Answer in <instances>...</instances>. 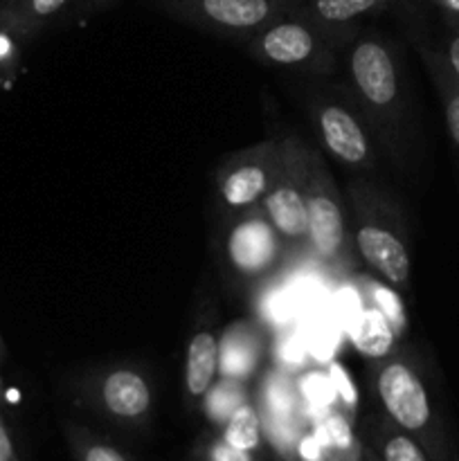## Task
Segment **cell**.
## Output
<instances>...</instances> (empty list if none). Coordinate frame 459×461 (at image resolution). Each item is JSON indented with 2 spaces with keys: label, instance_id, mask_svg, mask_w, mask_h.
<instances>
[{
  "label": "cell",
  "instance_id": "obj_16",
  "mask_svg": "<svg viewBox=\"0 0 459 461\" xmlns=\"http://www.w3.org/2000/svg\"><path fill=\"white\" fill-rule=\"evenodd\" d=\"M396 342L399 338H396L394 329L374 306L367 304L358 311V315L354 318V327H351V345L360 356L378 363L394 354Z\"/></svg>",
  "mask_w": 459,
  "mask_h": 461
},
{
  "label": "cell",
  "instance_id": "obj_11",
  "mask_svg": "<svg viewBox=\"0 0 459 461\" xmlns=\"http://www.w3.org/2000/svg\"><path fill=\"white\" fill-rule=\"evenodd\" d=\"M266 324L259 320H237L219 338V376L250 381L270 354Z\"/></svg>",
  "mask_w": 459,
  "mask_h": 461
},
{
  "label": "cell",
  "instance_id": "obj_13",
  "mask_svg": "<svg viewBox=\"0 0 459 461\" xmlns=\"http://www.w3.org/2000/svg\"><path fill=\"white\" fill-rule=\"evenodd\" d=\"M70 3L72 0H0V34L32 39Z\"/></svg>",
  "mask_w": 459,
  "mask_h": 461
},
{
  "label": "cell",
  "instance_id": "obj_27",
  "mask_svg": "<svg viewBox=\"0 0 459 461\" xmlns=\"http://www.w3.org/2000/svg\"><path fill=\"white\" fill-rule=\"evenodd\" d=\"M446 14L448 23H459V0H430Z\"/></svg>",
  "mask_w": 459,
  "mask_h": 461
},
{
  "label": "cell",
  "instance_id": "obj_24",
  "mask_svg": "<svg viewBox=\"0 0 459 461\" xmlns=\"http://www.w3.org/2000/svg\"><path fill=\"white\" fill-rule=\"evenodd\" d=\"M198 459L201 461H264L261 455L250 453V450L237 448V446L228 444L223 437H216L202 444L198 450Z\"/></svg>",
  "mask_w": 459,
  "mask_h": 461
},
{
  "label": "cell",
  "instance_id": "obj_7",
  "mask_svg": "<svg viewBox=\"0 0 459 461\" xmlns=\"http://www.w3.org/2000/svg\"><path fill=\"white\" fill-rule=\"evenodd\" d=\"M282 162V138H268L228 156L216 169L220 201L237 214L256 207L277 178Z\"/></svg>",
  "mask_w": 459,
  "mask_h": 461
},
{
  "label": "cell",
  "instance_id": "obj_25",
  "mask_svg": "<svg viewBox=\"0 0 459 461\" xmlns=\"http://www.w3.org/2000/svg\"><path fill=\"white\" fill-rule=\"evenodd\" d=\"M448 25H450V34H448V41H446V48L441 50V52H444L450 70H453L454 77L459 79V23H448Z\"/></svg>",
  "mask_w": 459,
  "mask_h": 461
},
{
  "label": "cell",
  "instance_id": "obj_1",
  "mask_svg": "<svg viewBox=\"0 0 459 461\" xmlns=\"http://www.w3.org/2000/svg\"><path fill=\"white\" fill-rule=\"evenodd\" d=\"M282 149L304 194L310 259L331 275H354L356 248L346 230L342 196L327 162L320 151L292 133L284 135Z\"/></svg>",
  "mask_w": 459,
  "mask_h": 461
},
{
  "label": "cell",
  "instance_id": "obj_14",
  "mask_svg": "<svg viewBox=\"0 0 459 461\" xmlns=\"http://www.w3.org/2000/svg\"><path fill=\"white\" fill-rule=\"evenodd\" d=\"M219 378V336L212 329H201L192 336L184 358V390L189 399L202 401Z\"/></svg>",
  "mask_w": 459,
  "mask_h": 461
},
{
  "label": "cell",
  "instance_id": "obj_12",
  "mask_svg": "<svg viewBox=\"0 0 459 461\" xmlns=\"http://www.w3.org/2000/svg\"><path fill=\"white\" fill-rule=\"evenodd\" d=\"M97 403L108 417L122 423H142L151 414V385L138 369L117 367L104 374L94 387Z\"/></svg>",
  "mask_w": 459,
  "mask_h": 461
},
{
  "label": "cell",
  "instance_id": "obj_17",
  "mask_svg": "<svg viewBox=\"0 0 459 461\" xmlns=\"http://www.w3.org/2000/svg\"><path fill=\"white\" fill-rule=\"evenodd\" d=\"M390 0H306V14L328 30L349 34L351 23L378 14Z\"/></svg>",
  "mask_w": 459,
  "mask_h": 461
},
{
  "label": "cell",
  "instance_id": "obj_5",
  "mask_svg": "<svg viewBox=\"0 0 459 461\" xmlns=\"http://www.w3.org/2000/svg\"><path fill=\"white\" fill-rule=\"evenodd\" d=\"M351 34L328 30L309 14H284L248 41V52L264 66L327 75L336 68L338 45Z\"/></svg>",
  "mask_w": 459,
  "mask_h": 461
},
{
  "label": "cell",
  "instance_id": "obj_2",
  "mask_svg": "<svg viewBox=\"0 0 459 461\" xmlns=\"http://www.w3.org/2000/svg\"><path fill=\"white\" fill-rule=\"evenodd\" d=\"M354 241L360 261L382 282L394 288H410L412 257L408 228L396 203L364 180L349 183Z\"/></svg>",
  "mask_w": 459,
  "mask_h": 461
},
{
  "label": "cell",
  "instance_id": "obj_9",
  "mask_svg": "<svg viewBox=\"0 0 459 461\" xmlns=\"http://www.w3.org/2000/svg\"><path fill=\"white\" fill-rule=\"evenodd\" d=\"M320 142L340 165L363 171L376 165L372 138L358 113L351 111L340 99L315 97L309 106Z\"/></svg>",
  "mask_w": 459,
  "mask_h": 461
},
{
  "label": "cell",
  "instance_id": "obj_29",
  "mask_svg": "<svg viewBox=\"0 0 459 461\" xmlns=\"http://www.w3.org/2000/svg\"><path fill=\"white\" fill-rule=\"evenodd\" d=\"M106 3H111V0H84V7L86 9H97V7H102V5H106Z\"/></svg>",
  "mask_w": 459,
  "mask_h": 461
},
{
  "label": "cell",
  "instance_id": "obj_3",
  "mask_svg": "<svg viewBox=\"0 0 459 461\" xmlns=\"http://www.w3.org/2000/svg\"><path fill=\"white\" fill-rule=\"evenodd\" d=\"M374 390L385 417L412 435L430 461H457L426 381L408 356L394 351L374 367Z\"/></svg>",
  "mask_w": 459,
  "mask_h": 461
},
{
  "label": "cell",
  "instance_id": "obj_26",
  "mask_svg": "<svg viewBox=\"0 0 459 461\" xmlns=\"http://www.w3.org/2000/svg\"><path fill=\"white\" fill-rule=\"evenodd\" d=\"M0 461H21L18 459L16 446H14L12 432H9L3 414H0Z\"/></svg>",
  "mask_w": 459,
  "mask_h": 461
},
{
  "label": "cell",
  "instance_id": "obj_21",
  "mask_svg": "<svg viewBox=\"0 0 459 461\" xmlns=\"http://www.w3.org/2000/svg\"><path fill=\"white\" fill-rule=\"evenodd\" d=\"M246 401H250V390H248L246 381L219 376L214 385L207 390V394L202 396V410L212 423L223 428V423L232 417L234 410L241 408Z\"/></svg>",
  "mask_w": 459,
  "mask_h": 461
},
{
  "label": "cell",
  "instance_id": "obj_30",
  "mask_svg": "<svg viewBox=\"0 0 459 461\" xmlns=\"http://www.w3.org/2000/svg\"><path fill=\"white\" fill-rule=\"evenodd\" d=\"M4 360H7V347H4L3 336H0V365H3Z\"/></svg>",
  "mask_w": 459,
  "mask_h": 461
},
{
  "label": "cell",
  "instance_id": "obj_4",
  "mask_svg": "<svg viewBox=\"0 0 459 461\" xmlns=\"http://www.w3.org/2000/svg\"><path fill=\"white\" fill-rule=\"evenodd\" d=\"M346 72L351 88L364 115L376 122L378 131L385 135V142H396L403 126L405 95L403 75L390 45L376 34L356 36L346 54Z\"/></svg>",
  "mask_w": 459,
  "mask_h": 461
},
{
  "label": "cell",
  "instance_id": "obj_18",
  "mask_svg": "<svg viewBox=\"0 0 459 461\" xmlns=\"http://www.w3.org/2000/svg\"><path fill=\"white\" fill-rule=\"evenodd\" d=\"M369 432H372L374 441L372 448L382 461H430L423 446L387 417L376 419Z\"/></svg>",
  "mask_w": 459,
  "mask_h": 461
},
{
  "label": "cell",
  "instance_id": "obj_10",
  "mask_svg": "<svg viewBox=\"0 0 459 461\" xmlns=\"http://www.w3.org/2000/svg\"><path fill=\"white\" fill-rule=\"evenodd\" d=\"M259 207L264 210L266 219L274 228L288 252L295 261L310 257L309 252V221H306V203L302 194L300 178L295 169L284 156L282 169L273 180L266 196L261 198Z\"/></svg>",
  "mask_w": 459,
  "mask_h": 461
},
{
  "label": "cell",
  "instance_id": "obj_28",
  "mask_svg": "<svg viewBox=\"0 0 459 461\" xmlns=\"http://www.w3.org/2000/svg\"><path fill=\"white\" fill-rule=\"evenodd\" d=\"M360 457H363V461H382L381 457H378V453L372 448V446H363V453H360Z\"/></svg>",
  "mask_w": 459,
  "mask_h": 461
},
{
  "label": "cell",
  "instance_id": "obj_22",
  "mask_svg": "<svg viewBox=\"0 0 459 461\" xmlns=\"http://www.w3.org/2000/svg\"><path fill=\"white\" fill-rule=\"evenodd\" d=\"M66 437L76 461H130L126 453H122L111 441L102 439L88 428L70 423L66 426Z\"/></svg>",
  "mask_w": 459,
  "mask_h": 461
},
{
  "label": "cell",
  "instance_id": "obj_20",
  "mask_svg": "<svg viewBox=\"0 0 459 461\" xmlns=\"http://www.w3.org/2000/svg\"><path fill=\"white\" fill-rule=\"evenodd\" d=\"M356 279H358V291L363 300L390 322L396 338H403L405 329H408V315H405V306L394 286H390L382 279L372 277V275H358Z\"/></svg>",
  "mask_w": 459,
  "mask_h": 461
},
{
  "label": "cell",
  "instance_id": "obj_19",
  "mask_svg": "<svg viewBox=\"0 0 459 461\" xmlns=\"http://www.w3.org/2000/svg\"><path fill=\"white\" fill-rule=\"evenodd\" d=\"M228 444L237 446V448L250 450V453L259 455L264 450L266 435L264 423H261V412L256 401H246L241 408L232 412V417L223 423V432H220Z\"/></svg>",
  "mask_w": 459,
  "mask_h": 461
},
{
  "label": "cell",
  "instance_id": "obj_23",
  "mask_svg": "<svg viewBox=\"0 0 459 461\" xmlns=\"http://www.w3.org/2000/svg\"><path fill=\"white\" fill-rule=\"evenodd\" d=\"M270 354L274 358V367L284 369V372L292 374L295 369L304 367V360H306V349L302 345V340H297L295 336H279L274 340V345L270 347Z\"/></svg>",
  "mask_w": 459,
  "mask_h": 461
},
{
  "label": "cell",
  "instance_id": "obj_8",
  "mask_svg": "<svg viewBox=\"0 0 459 461\" xmlns=\"http://www.w3.org/2000/svg\"><path fill=\"white\" fill-rule=\"evenodd\" d=\"M171 18L228 36H252L286 14L284 0H158Z\"/></svg>",
  "mask_w": 459,
  "mask_h": 461
},
{
  "label": "cell",
  "instance_id": "obj_6",
  "mask_svg": "<svg viewBox=\"0 0 459 461\" xmlns=\"http://www.w3.org/2000/svg\"><path fill=\"white\" fill-rule=\"evenodd\" d=\"M230 275L241 284H264L291 266L292 257L259 205L238 212L223 243Z\"/></svg>",
  "mask_w": 459,
  "mask_h": 461
},
{
  "label": "cell",
  "instance_id": "obj_15",
  "mask_svg": "<svg viewBox=\"0 0 459 461\" xmlns=\"http://www.w3.org/2000/svg\"><path fill=\"white\" fill-rule=\"evenodd\" d=\"M418 57H421L423 68L430 75L432 84H435L436 95L441 99V111H444L446 129H448L450 142H453L454 153H457L459 162V79L454 72L450 70L448 61H446L441 50H432L428 45H417Z\"/></svg>",
  "mask_w": 459,
  "mask_h": 461
}]
</instances>
